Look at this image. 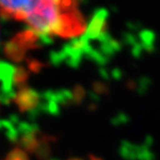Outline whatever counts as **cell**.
<instances>
[{
	"instance_id": "1",
	"label": "cell",
	"mask_w": 160,
	"mask_h": 160,
	"mask_svg": "<svg viewBox=\"0 0 160 160\" xmlns=\"http://www.w3.org/2000/svg\"><path fill=\"white\" fill-rule=\"evenodd\" d=\"M0 15L22 21L38 35L70 38L86 29L83 16L73 1H0Z\"/></svg>"
}]
</instances>
